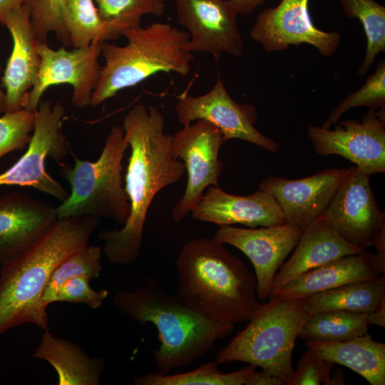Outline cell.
I'll list each match as a JSON object with an SVG mask.
<instances>
[{
    "label": "cell",
    "mask_w": 385,
    "mask_h": 385,
    "mask_svg": "<svg viewBox=\"0 0 385 385\" xmlns=\"http://www.w3.org/2000/svg\"><path fill=\"white\" fill-rule=\"evenodd\" d=\"M123 129L130 148L124 181L130 215L122 228L98 234L103 241L102 252L115 265H129L138 258L151 202L185 170L172 154L173 135L165 133V118L154 106H134L124 117Z\"/></svg>",
    "instance_id": "cell-1"
},
{
    "label": "cell",
    "mask_w": 385,
    "mask_h": 385,
    "mask_svg": "<svg viewBox=\"0 0 385 385\" xmlns=\"http://www.w3.org/2000/svg\"><path fill=\"white\" fill-rule=\"evenodd\" d=\"M98 223L91 216L58 219L28 248L0 265V335L25 324L48 329L43 297L50 277L88 245Z\"/></svg>",
    "instance_id": "cell-2"
},
{
    "label": "cell",
    "mask_w": 385,
    "mask_h": 385,
    "mask_svg": "<svg viewBox=\"0 0 385 385\" xmlns=\"http://www.w3.org/2000/svg\"><path fill=\"white\" fill-rule=\"evenodd\" d=\"M176 269L175 295L210 320L232 324L249 320L260 304L255 275L214 238L200 237L185 243Z\"/></svg>",
    "instance_id": "cell-3"
},
{
    "label": "cell",
    "mask_w": 385,
    "mask_h": 385,
    "mask_svg": "<svg viewBox=\"0 0 385 385\" xmlns=\"http://www.w3.org/2000/svg\"><path fill=\"white\" fill-rule=\"evenodd\" d=\"M113 305L138 324L156 327L160 346L153 360L157 372L164 375L200 359L235 329V324L212 321L192 310L153 277L134 290L118 292Z\"/></svg>",
    "instance_id": "cell-4"
},
{
    "label": "cell",
    "mask_w": 385,
    "mask_h": 385,
    "mask_svg": "<svg viewBox=\"0 0 385 385\" xmlns=\"http://www.w3.org/2000/svg\"><path fill=\"white\" fill-rule=\"evenodd\" d=\"M124 46L108 41L101 45L105 64L92 93L90 106L96 107L120 91L135 86L160 72L188 76L194 60L185 49L189 34L167 23L155 22L127 29Z\"/></svg>",
    "instance_id": "cell-5"
},
{
    "label": "cell",
    "mask_w": 385,
    "mask_h": 385,
    "mask_svg": "<svg viewBox=\"0 0 385 385\" xmlns=\"http://www.w3.org/2000/svg\"><path fill=\"white\" fill-rule=\"evenodd\" d=\"M269 299L260 304L246 327L218 352L215 362L247 363L287 385L293 371L292 355L296 339L310 315L304 310L301 298Z\"/></svg>",
    "instance_id": "cell-6"
},
{
    "label": "cell",
    "mask_w": 385,
    "mask_h": 385,
    "mask_svg": "<svg viewBox=\"0 0 385 385\" xmlns=\"http://www.w3.org/2000/svg\"><path fill=\"white\" fill-rule=\"evenodd\" d=\"M128 148L123 128L115 125L111 129L96 161L75 157L73 167L64 165L61 168V175L70 184L71 192L56 207L58 219L91 216L125 225L130 204L122 161Z\"/></svg>",
    "instance_id": "cell-7"
},
{
    "label": "cell",
    "mask_w": 385,
    "mask_h": 385,
    "mask_svg": "<svg viewBox=\"0 0 385 385\" xmlns=\"http://www.w3.org/2000/svg\"><path fill=\"white\" fill-rule=\"evenodd\" d=\"M66 109L60 103L40 102L36 111L35 126L26 153L9 169L0 174V187H31L61 201L69 193L46 170L45 160L52 158L57 163L69 153L62 133Z\"/></svg>",
    "instance_id": "cell-8"
},
{
    "label": "cell",
    "mask_w": 385,
    "mask_h": 385,
    "mask_svg": "<svg viewBox=\"0 0 385 385\" xmlns=\"http://www.w3.org/2000/svg\"><path fill=\"white\" fill-rule=\"evenodd\" d=\"M223 143L219 129L204 120L183 125L173 135L172 154L183 160L188 173L184 194L173 208L174 221H182L192 211L206 188L219 187L222 165L218 155Z\"/></svg>",
    "instance_id": "cell-9"
},
{
    "label": "cell",
    "mask_w": 385,
    "mask_h": 385,
    "mask_svg": "<svg viewBox=\"0 0 385 385\" xmlns=\"http://www.w3.org/2000/svg\"><path fill=\"white\" fill-rule=\"evenodd\" d=\"M370 175L356 166L339 186L323 217L350 244L366 250L385 230V215L370 186Z\"/></svg>",
    "instance_id": "cell-10"
},
{
    "label": "cell",
    "mask_w": 385,
    "mask_h": 385,
    "mask_svg": "<svg viewBox=\"0 0 385 385\" xmlns=\"http://www.w3.org/2000/svg\"><path fill=\"white\" fill-rule=\"evenodd\" d=\"M101 43L93 41L87 48L73 51H67L63 47L53 50L47 43H38L40 68L24 108L36 112L45 91L51 86L59 84L72 86L71 102L75 107L84 108L90 105L101 75L98 58Z\"/></svg>",
    "instance_id": "cell-11"
},
{
    "label": "cell",
    "mask_w": 385,
    "mask_h": 385,
    "mask_svg": "<svg viewBox=\"0 0 385 385\" xmlns=\"http://www.w3.org/2000/svg\"><path fill=\"white\" fill-rule=\"evenodd\" d=\"M179 122L183 125L197 120H206L221 132L224 142L237 138L275 153L279 144L254 126L257 111L253 105L237 103L228 93L220 76L213 87L198 96L179 97L175 104Z\"/></svg>",
    "instance_id": "cell-12"
},
{
    "label": "cell",
    "mask_w": 385,
    "mask_h": 385,
    "mask_svg": "<svg viewBox=\"0 0 385 385\" xmlns=\"http://www.w3.org/2000/svg\"><path fill=\"white\" fill-rule=\"evenodd\" d=\"M309 0H282L257 16L250 38L267 53L287 50L290 46L309 44L324 56L337 51L341 41L338 31H324L315 26L309 12Z\"/></svg>",
    "instance_id": "cell-13"
},
{
    "label": "cell",
    "mask_w": 385,
    "mask_h": 385,
    "mask_svg": "<svg viewBox=\"0 0 385 385\" xmlns=\"http://www.w3.org/2000/svg\"><path fill=\"white\" fill-rule=\"evenodd\" d=\"M384 126L385 121L369 109L361 122L346 120L333 130L310 125L307 134L317 155H340L371 175L385 171Z\"/></svg>",
    "instance_id": "cell-14"
},
{
    "label": "cell",
    "mask_w": 385,
    "mask_h": 385,
    "mask_svg": "<svg viewBox=\"0 0 385 385\" xmlns=\"http://www.w3.org/2000/svg\"><path fill=\"white\" fill-rule=\"evenodd\" d=\"M178 22L188 31L185 49L207 53L219 61L224 53L239 57L243 41L237 11L227 0H173Z\"/></svg>",
    "instance_id": "cell-15"
},
{
    "label": "cell",
    "mask_w": 385,
    "mask_h": 385,
    "mask_svg": "<svg viewBox=\"0 0 385 385\" xmlns=\"http://www.w3.org/2000/svg\"><path fill=\"white\" fill-rule=\"evenodd\" d=\"M302 230L283 223L259 228L220 226L213 238L235 247L252 262L257 279V299H269L277 270L295 247Z\"/></svg>",
    "instance_id": "cell-16"
},
{
    "label": "cell",
    "mask_w": 385,
    "mask_h": 385,
    "mask_svg": "<svg viewBox=\"0 0 385 385\" xmlns=\"http://www.w3.org/2000/svg\"><path fill=\"white\" fill-rule=\"evenodd\" d=\"M348 171L349 168L324 169L297 180L269 176L259 190L274 197L284 222L303 230L323 215Z\"/></svg>",
    "instance_id": "cell-17"
},
{
    "label": "cell",
    "mask_w": 385,
    "mask_h": 385,
    "mask_svg": "<svg viewBox=\"0 0 385 385\" xmlns=\"http://www.w3.org/2000/svg\"><path fill=\"white\" fill-rule=\"evenodd\" d=\"M0 22L9 30L13 40L1 86L6 91V112H14L24 108L36 82L41 65L39 42L33 29L27 1L6 14Z\"/></svg>",
    "instance_id": "cell-18"
},
{
    "label": "cell",
    "mask_w": 385,
    "mask_h": 385,
    "mask_svg": "<svg viewBox=\"0 0 385 385\" xmlns=\"http://www.w3.org/2000/svg\"><path fill=\"white\" fill-rule=\"evenodd\" d=\"M196 220L219 226L241 224L250 228L284 223L282 210L269 192L256 190L247 196L230 194L210 186L191 212Z\"/></svg>",
    "instance_id": "cell-19"
},
{
    "label": "cell",
    "mask_w": 385,
    "mask_h": 385,
    "mask_svg": "<svg viewBox=\"0 0 385 385\" xmlns=\"http://www.w3.org/2000/svg\"><path fill=\"white\" fill-rule=\"evenodd\" d=\"M58 220L56 208L20 192L0 197V265L28 248Z\"/></svg>",
    "instance_id": "cell-20"
},
{
    "label": "cell",
    "mask_w": 385,
    "mask_h": 385,
    "mask_svg": "<svg viewBox=\"0 0 385 385\" xmlns=\"http://www.w3.org/2000/svg\"><path fill=\"white\" fill-rule=\"evenodd\" d=\"M289 259L277 272L270 296L304 272L339 257L365 250L343 239L322 216L302 230Z\"/></svg>",
    "instance_id": "cell-21"
},
{
    "label": "cell",
    "mask_w": 385,
    "mask_h": 385,
    "mask_svg": "<svg viewBox=\"0 0 385 385\" xmlns=\"http://www.w3.org/2000/svg\"><path fill=\"white\" fill-rule=\"evenodd\" d=\"M384 274L377 267L374 253L365 250L345 255L309 270L278 289L269 297L303 298L346 284L378 278Z\"/></svg>",
    "instance_id": "cell-22"
},
{
    "label": "cell",
    "mask_w": 385,
    "mask_h": 385,
    "mask_svg": "<svg viewBox=\"0 0 385 385\" xmlns=\"http://www.w3.org/2000/svg\"><path fill=\"white\" fill-rule=\"evenodd\" d=\"M32 356L47 361L56 371L58 385H98L105 359L91 357L78 344L43 330Z\"/></svg>",
    "instance_id": "cell-23"
},
{
    "label": "cell",
    "mask_w": 385,
    "mask_h": 385,
    "mask_svg": "<svg viewBox=\"0 0 385 385\" xmlns=\"http://www.w3.org/2000/svg\"><path fill=\"white\" fill-rule=\"evenodd\" d=\"M324 359L349 367L371 385L385 384V344L368 334L338 342L307 341Z\"/></svg>",
    "instance_id": "cell-24"
},
{
    "label": "cell",
    "mask_w": 385,
    "mask_h": 385,
    "mask_svg": "<svg viewBox=\"0 0 385 385\" xmlns=\"http://www.w3.org/2000/svg\"><path fill=\"white\" fill-rule=\"evenodd\" d=\"M385 296V274L369 280L351 282L301 298L309 315L329 311L369 313Z\"/></svg>",
    "instance_id": "cell-25"
},
{
    "label": "cell",
    "mask_w": 385,
    "mask_h": 385,
    "mask_svg": "<svg viewBox=\"0 0 385 385\" xmlns=\"http://www.w3.org/2000/svg\"><path fill=\"white\" fill-rule=\"evenodd\" d=\"M64 22L71 46L84 48L96 41H108L121 36L120 32L100 16L93 0H64Z\"/></svg>",
    "instance_id": "cell-26"
},
{
    "label": "cell",
    "mask_w": 385,
    "mask_h": 385,
    "mask_svg": "<svg viewBox=\"0 0 385 385\" xmlns=\"http://www.w3.org/2000/svg\"><path fill=\"white\" fill-rule=\"evenodd\" d=\"M366 313L329 311L310 315L299 337L306 341L338 342L368 334Z\"/></svg>",
    "instance_id": "cell-27"
},
{
    "label": "cell",
    "mask_w": 385,
    "mask_h": 385,
    "mask_svg": "<svg viewBox=\"0 0 385 385\" xmlns=\"http://www.w3.org/2000/svg\"><path fill=\"white\" fill-rule=\"evenodd\" d=\"M218 364L207 362L197 369L172 375L148 373L133 379L134 385H250L251 376L256 366L249 364L230 373L218 369Z\"/></svg>",
    "instance_id": "cell-28"
},
{
    "label": "cell",
    "mask_w": 385,
    "mask_h": 385,
    "mask_svg": "<svg viewBox=\"0 0 385 385\" xmlns=\"http://www.w3.org/2000/svg\"><path fill=\"white\" fill-rule=\"evenodd\" d=\"M338 1L346 17L359 20L366 37L365 57L357 71L363 76L385 51V7L374 0Z\"/></svg>",
    "instance_id": "cell-29"
},
{
    "label": "cell",
    "mask_w": 385,
    "mask_h": 385,
    "mask_svg": "<svg viewBox=\"0 0 385 385\" xmlns=\"http://www.w3.org/2000/svg\"><path fill=\"white\" fill-rule=\"evenodd\" d=\"M366 106L376 112L381 120L385 121V60L381 59L374 73L369 76L363 86L356 91L349 93L329 113L322 125L330 128L337 124L346 111L351 108Z\"/></svg>",
    "instance_id": "cell-30"
},
{
    "label": "cell",
    "mask_w": 385,
    "mask_h": 385,
    "mask_svg": "<svg viewBox=\"0 0 385 385\" xmlns=\"http://www.w3.org/2000/svg\"><path fill=\"white\" fill-rule=\"evenodd\" d=\"M102 249L100 246L89 245L63 261L53 272L43 297L46 308L53 303L61 286L67 280L78 276H86L91 279L101 274Z\"/></svg>",
    "instance_id": "cell-31"
},
{
    "label": "cell",
    "mask_w": 385,
    "mask_h": 385,
    "mask_svg": "<svg viewBox=\"0 0 385 385\" xmlns=\"http://www.w3.org/2000/svg\"><path fill=\"white\" fill-rule=\"evenodd\" d=\"M101 18L123 36L127 29L140 26L143 16H160L165 10L162 0H93Z\"/></svg>",
    "instance_id": "cell-32"
},
{
    "label": "cell",
    "mask_w": 385,
    "mask_h": 385,
    "mask_svg": "<svg viewBox=\"0 0 385 385\" xmlns=\"http://www.w3.org/2000/svg\"><path fill=\"white\" fill-rule=\"evenodd\" d=\"M64 0H28L31 21L39 43H47L48 34L54 32L58 39L71 46L63 18Z\"/></svg>",
    "instance_id": "cell-33"
},
{
    "label": "cell",
    "mask_w": 385,
    "mask_h": 385,
    "mask_svg": "<svg viewBox=\"0 0 385 385\" xmlns=\"http://www.w3.org/2000/svg\"><path fill=\"white\" fill-rule=\"evenodd\" d=\"M36 112L22 108L5 112L0 118V158L14 150L28 146L35 126Z\"/></svg>",
    "instance_id": "cell-34"
},
{
    "label": "cell",
    "mask_w": 385,
    "mask_h": 385,
    "mask_svg": "<svg viewBox=\"0 0 385 385\" xmlns=\"http://www.w3.org/2000/svg\"><path fill=\"white\" fill-rule=\"evenodd\" d=\"M334 365L308 348L297 369L292 371L287 385H332L331 371Z\"/></svg>",
    "instance_id": "cell-35"
},
{
    "label": "cell",
    "mask_w": 385,
    "mask_h": 385,
    "mask_svg": "<svg viewBox=\"0 0 385 385\" xmlns=\"http://www.w3.org/2000/svg\"><path fill=\"white\" fill-rule=\"evenodd\" d=\"M91 279L86 276H78L65 282L58 290L53 302L83 304L97 309L108 296L107 289L95 290L90 284Z\"/></svg>",
    "instance_id": "cell-36"
},
{
    "label": "cell",
    "mask_w": 385,
    "mask_h": 385,
    "mask_svg": "<svg viewBox=\"0 0 385 385\" xmlns=\"http://www.w3.org/2000/svg\"><path fill=\"white\" fill-rule=\"evenodd\" d=\"M374 246L376 247L375 263L381 272L385 274V230L381 232Z\"/></svg>",
    "instance_id": "cell-37"
},
{
    "label": "cell",
    "mask_w": 385,
    "mask_h": 385,
    "mask_svg": "<svg viewBox=\"0 0 385 385\" xmlns=\"http://www.w3.org/2000/svg\"><path fill=\"white\" fill-rule=\"evenodd\" d=\"M250 385H284L282 381L270 373L262 370L255 371L251 376Z\"/></svg>",
    "instance_id": "cell-38"
},
{
    "label": "cell",
    "mask_w": 385,
    "mask_h": 385,
    "mask_svg": "<svg viewBox=\"0 0 385 385\" xmlns=\"http://www.w3.org/2000/svg\"><path fill=\"white\" fill-rule=\"evenodd\" d=\"M236 9L238 14L242 15L250 14L255 8L262 4L265 0H227Z\"/></svg>",
    "instance_id": "cell-39"
},
{
    "label": "cell",
    "mask_w": 385,
    "mask_h": 385,
    "mask_svg": "<svg viewBox=\"0 0 385 385\" xmlns=\"http://www.w3.org/2000/svg\"><path fill=\"white\" fill-rule=\"evenodd\" d=\"M367 316L370 325L385 327V296L371 312L367 313Z\"/></svg>",
    "instance_id": "cell-40"
},
{
    "label": "cell",
    "mask_w": 385,
    "mask_h": 385,
    "mask_svg": "<svg viewBox=\"0 0 385 385\" xmlns=\"http://www.w3.org/2000/svg\"><path fill=\"white\" fill-rule=\"evenodd\" d=\"M28 0H0V19L12 10L22 6Z\"/></svg>",
    "instance_id": "cell-41"
},
{
    "label": "cell",
    "mask_w": 385,
    "mask_h": 385,
    "mask_svg": "<svg viewBox=\"0 0 385 385\" xmlns=\"http://www.w3.org/2000/svg\"><path fill=\"white\" fill-rule=\"evenodd\" d=\"M1 71V65H0ZM6 112V96L0 86V113Z\"/></svg>",
    "instance_id": "cell-42"
},
{
    "label": "cell",
    "mask_w": 385,
    "mask_h": 385,
    "mask_svg": "<svg viewBox=\"0 0 385 385\" xmlns=\"http://www.w3.org/2000/svg\"><path fill=\"white\" fill-rule=\"evenodd\" d=\"M162 1H165V0H162Z\"/></svg>",
    "instance_id": "cell-43"
}]
</instances>
